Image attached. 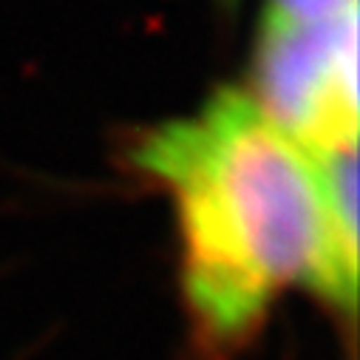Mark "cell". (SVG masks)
I'll return each mask as SVG.
<instances>
[{"instance_id":"4","label":"cell","mask_w":360,"mask_h":360,"mask_svg":"<svg viewBox=\"0 0 360 360\" xmlns=\"http://www.w3.org/2000/svg\"><path fill=\"white\" fill-rule=\"evenodd\" d=\"M219 4H221V6L227 9V12H233V9H236V4H238V0H219Z\"/></svg>"},{"instance_id":"1","label":"cell","mask_w":360,"mask_h":360,"mask_svg":"<svg viewBox=\"0 0 360 360\" xmlns=\"http://www.w3.org/2000/svg\"><path fill=\"white\" fill-rule=\"evenodd\" d=\"M134 165L173 199L182 298L207 352L244 349L292 287L315 292L352 323L354 153L318 162L250 91L224 85L193 117L145 134Z\"/></svg>"},{"instance_id":"2","label":"cell","mask_w":360,"mask_h":360,"mask_svg":"<svg viewBox=\"0 0 360 360\" xmlns=\"http://www.w3.org/2000/svg\"><path fill=\"white\" fill-rule=\"evenodd\" d=\"M255 103L307 153L357 148V9L326 23L258 32Z\"/></svg>"},{"instance_id":"3","label":"cell","mask_w":360,"mask_h":360,"mask_svg":"<svg viewBox=\"0 0 360 360\" xmlns=\"http://www.w3.org/2000/svg\"><path fill=\"white\" fill-rule=\"evenodd\" d=\"M349 9H357V0H266L261 32H284L326 23Z\"/></svg>"}]
</instances>
